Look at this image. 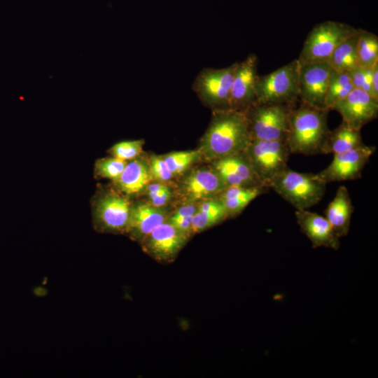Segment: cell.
Masks as SVG:
<instances>
[{"mask_svg": "<svg viewBox=\"0 0 378 378\" xmlns=\"http://www.w3.org/2000/svg\"><path fill=\"white\" fill-rule=\"evenodd\" d=\"M251 141L244 111L215 110L199 151L208 160L214 161L244 152Z\"/></svg>", "mask_w": 378, "mask_h": 378, "instance_id": "6da1fadb", "label": "cell"}, {"mask_svg": "<svg viewBox=\"0 0 378 378\" xmlns=\"http://www.w3.org/2000/svg\"><path fill=\"white\" fill-rule=\"evenodd\" d=\"M327 108H318L300 102L293 107L286 138L290 154H323L330 130L327 124Z\"/></svg>", "mask_w": 378, "mask_h": 378, "instance_id": "7a4b0ae2", "label": "cell"}, {"mask_svg": "<svg viewBox=\"0 0 378 378\" xmlns=\"http://www.w3.org/2000/svg\"><path fill=\"white\" fill-rule=\"evenodd\" d=\"M270 188L296 210H302L308 209L321 200L326 183L316 174L300 173L288 167L271 181Z\"/></svg>", "mask_w": 378, "mask_h": 378, "instance_id": "3957f363", "label": "cell"}, {"mask_svg": "<svg viewBox=\"0 0 378 378\" xmlns=\"http://www.w3.org/2000/svg\"><path fill=\"white\" fill-rule=\"evenodd\" d=\"M298 59L265 76L256 82V102L259 104H294L299 99Z\"/></svg>", "mask_w": 378, "mask_h": 378, "instance_id": "277c9868", "label": "cell"}, {"mask_svg": "<svg viewBox=\"0 0 378 378\" xmlns=\"http://www.w3.org/2000/svg\"><path fill=\"white\" fill-rule=\"evenodd\" d=\"M357 30L349 24L336 21L329 20L316 24L304 41L298 58L299 64L328 62L335 49Z\"/></svg>", "mask_w": 378, "mask_h": 378, "instance_id": "5b68a950", "label": "cell"}, {"mask_svg": "<svg viewBox=\"0 0 378 378\" xmlns=\"http://www.w3.org/2000/svg\"><path fill=\"white\" fill-rule=\"evenodd\" d=\"M295 104L255 103L244 111L251 139H286Z\"/></svg>", "mask_w": 378, "mask_h": 378, "instance_id": "8992f818", "label": "cell"}, {"mask_svg": "<svg viewBox=\"0 0 378 378\" xmlns=\"http://www.w3.org/2000/svg\"><path fill=\"white\" fill-rule=\"evenodd\" d=\"M244 153L258 179L269 188L271 181L288 167L291 155L286 139H251Z\"/></svg>", "mask_w": 378, "mask_h": 378, "instance_id": "52a82bcc", "label": "cell"}, {"mask_svg": "<svg viewBox=\"0 0 378 378\" xmlns=\"http://www.w3.org/2000/svg\"><path fill=\"white\" fill-rule=\"evenodd\" d=\"M131 206L126 197L115 192L99 195L92 204L94 228L99 232L126 234Z\"/></svg>", "mask_w": 378, "mask_h": 378, "instance_id": "ba28073f", "label": "cell"}, {"mask_svg": "<svg viewBox=\"0 0 378 378\" xmlns=\"http://www.w3.org/2000/svg\"><path fill=\"white\" fill-rule=\"evenodd\" d=\"M237 62L222 69L206 68L195 78L192 88L215 110L230 109L231 88Z\"/></svg>", "mask_w": 378, "mask_h": 378, "instance_id": "9c48e42d", "label": "cell"}, {"mask_svg": "<svg viewBox=\"0 0 378 378\" xmlns=\"http://www.w3.org/2000/svg\"><path fill=\"white\" fill-rule=\"evenodd\" d=\"M189 236L167 220L155 227L140 244L143 251L160 263L174 262Z\"/></svg>", "mask_w": 378, "mask_h": 378, "instance_id": "30bf717a", "label": "cell"}, {"mask_svg": "<svg viewBox=\"0 0 378 378\" xmlns=\"http://www.w3.org/2000/svg\"><path fill=\"white\" fill-rule=\"evenodd\" d=\"M375 150V146L365 144L346 152L334 154L330 164L316 174L326 184L360 178L364 167Z\"/></svg>", "mask_w": 378, "mask_h": 378, "instance_id": "8fae6325", "label": "cell"}, {"mask_svg": "<svg viewBox=\"0 0 378 378\" xmlns=\"http://www.w3.org/2000/svg\"><path fill=\"white\" fill-rule=\"evenodd\" d=\"M332 70L327 62L300 64V102L318 108H327L325 100Z\"/></svg>", "mask_w": 378, "mask_h": 378, "instance_id": "7c38bea8", "label": "cell"}, {"mask_svg": "<svg viewBox=\"0 0 378 378\" xmlns=\"http://www.w3.org/2000/svg\"><path fill=\"white\" fill-rule=\"evenodd\" d=\"M258 58L250 54L237 62L231 88L230 109L244 111L256 102Z\"/></svg>", "mask_w": 378, "mask_h": 378, "instance_id": "4fadbf2b", "label": "cell"}, {"mask_svg": "<svg viewBox=\"0 0 378 378\" xmlns=\"http://www.w3.org/2000/svg\"><path fill=\"white\" fill-rule=\"evenodd\" d=\"M332 110L341 115L342 121L360 130L364 125L377 118L378 102L368 92L354 88Z\"/></svg>", "mask_w": 378, "mask_h": 378, "instance_id": "5bb4252c", "label": "cell"}, {"mask_svg": "<svg viewBox=\"0 0 378 378\" xmlns=\"http://www.w3.org/2000/svg\"><path fill=\"white\" fill-rule=\"evenodd\" d=\"M212 168L227 187L263 185L255 174L244 151L214 160Z\"/></svg>", "mask_w": 378, "mask_h": 378, "instance_id": "9a60e30c", "label": "cell"}, {"mask_svg": "<svg viewBox=\"0 0 378 378\" xmlns=\"http://www.w3.org/2000/svg\"><path fill=\"white\" fill-rule=\"evenodd\" d=\"M295 214L301 231L309 239L314 248H339L340 237L325 216L307 209L296 210Z\"/></svg>", "mask_w": 378, "mask_h": 378, "instance_id": "2e32d148", "label": "cell"}, {"mask_svg": "<svg viewBox=\"0 0 378 378\" xmlns=\"http://www.w3.org/2000/svg\"><path fill=\"white\" fill-rule=\"evenodd\" d=\"M227 186L212 169H199L187 176L182 183V192L191 201L217 197Z\"/></svg>", "mask_w": 378, "mask_h": 378, "instance_id": "e0dca14e", "label": "cell"}, {"mask_svg": "<svg viewBox=\"0 0 378 378\" xmlns=\"http://www.w3.org/2000/svg\"><path fill=\"white\" fill-rule=\"evenodd\" d=\"M167 212L147 203L131 206L126 234L141 243L155 227L168 219Z\"/></svg>", "mask_w": 378, "mask_h": 378, "instance_id": "ac0fdd59", "label": "cell"}, {"mask_svg": "<svg viewBox=\"0 0 378 378\" xmlns=\"http://www.w3.org/2000/svg\"><path fill=\"white\" fill-rule=\"evenodd\" d=\"M354 206L348 189L340 186L324 214L339 237L348 234Z\"/></svg>", "mask_w": 378, "mask_h": 378, "instance_id": "d6986e66", "label": "cell"}, {"mask_svg": "<svg viewBox=\"0 0 378 378\" xmlns=\"http://www.w3.org/2000/svg\"><path fill=\"white\" fill-rule=\"evenodd\" d=\"M151 178L148 164L135 158L127 163L121 174L113 182L122 192L133 195L146 188Z\"/></svg>", "mask_w": 378, "mask_h": 378, "instance_id": "ffe728a7", "label": "cell"}, {"mask_svg": "<svg viewBox=\"0 0 378 378\" xmlns=\"http://www.w3.org/2000/svg\"><path fill=\"white\" fill-rule=\"evenodd\" d=\"M270 189L263 185L252 187L229 186L217 197L223 202L230 217L241 212L251 202L267 192Z\"/></svg>", "mask_w": 378, "mask_h": 378, "instance_id": "44dd1931", "label": "cell"}, {"mask_svg": "<svg viewBox=\"0 0 378 378\" xmlns=\"http://www.w3.org/2000/svg\"><path fill=\"white\" fill-rule=\"evenodd\" d=\"M365 145L360 130L355 129L345 122L330 131L323 154H337L346 152Z\"/></svg>", "mask_w": 378, "mask_h": 378, "instance_id": "7402d4cb", "label": "cell"}, {"mask_svg": "<svg viewBox=\"0 0 378 378\" xmlns=\"http://www.w3.org/2000/svg\"><path fill=\"white\" fill-rule=\"evenodd\" d=\"M227 217V210L218 197L206 199L197 206L192 216V233L195 234L206 230L222 222Z\"/></svg>", "mask_w": 378, "mask_h": 378, "instance_id": "603a6c76", "label": "cell"}, {"mask_svg": "<svg viewBox=\"0 0 378 378\" xmlns=\"http://www.w3.org/2000/svg\"><path fill=\"white\" fill-rule=\"evenodd\" d=\"M358 30L344 40L333 51L328 63L337 71H350L359 66L357 57Z\"/></svg>", "mask_w": 378, "mask_h": 378, "instance_id": "cb8c5ba5", "label": "cell"}, {"mask_svg": "<svg viewBox=\"0 0 378 378\" xmlns=\"http://www.w3.org/2000/svg\"><path fill=\"white\" fill-rule=\"evenodd\" d=\"M354 89L349 71L332 70L325 105L330 111Z\"/></svg>", "mask_w": 378, "mask_h": 378, "instance_id": "d4e9b609", "label": "cell"}, {"mask_svg": "<svg viewBox=\"0 0 378 378\" xmlns=\"http://www.w3.org/2000/svg\"><path fill=\"white\" fill-rule=\"evenodd\" d=\"M356 50L359 66L372 67L378 63V37L377 35L358 29Z\"/></svg>", "mask_w": 378, "mask_h": 378, "instance_id": "484cf974", "label": "cell"}, {"mask_svg": "<svg viewBox=\"0 0 378 378\" xmlns=\"http://www.w3.org/2000/svg\"><path fill=\"white\" fill-rule=\"evenodd\" d=\"M127 162L115 157L99 159L94 164V174L97 176L116 180L124 170Z\"/></svg>", "mask_w": 378, "mask_h": 378, "instance_id": "4316f807", "label": "cell"}, {"mask_svg": "<svg viewBox=\"0 0 378 378\" xmlns=\"http://www.w3.org/2000/svg\"><path fill=\"white\" fill-rule=\"evenodd\" d=\"M200 155V151L174 152L162 157L173 175L184 172Z\"/></svg>", "mask_w": 378, "mask_h": 378, "instance_id": "83f0119b", "label": "cell"}, {"mask_svg": "<svg viewBox=\"0 0 378 378\" xmlns=\"http://www.w3.org/2000/svg\"><path fill=\"white\" fill-rule=\"evenodd\" d=\"M144 141H124L114 144L109 150L110 154L118 159L128 161L136 158L142 152Z\"/></svg>", "mask_w": 378, "mask_h": 378, "instance_id": "f1b7e54d", "label": "cell"}, {"mask_svg": "<svg viewBox=\"0 0 378 378\" xmlns=\"http://www.w3.org/2000/svg\"><path fill=\"white\" fill-rule=\"evenodd\" d=\"M148 166L151 177L159 181H167L174 176L162 157L153 156Z\"/></svg>", "mask_w": 378, "mask_h": 378, "instance_id": "f546056e", "label": "cell"}, {"mask_svg": "<svg viewBox=\"0 0 378 378\" xmlns=\"http://www.w3.org/2000/svg\"><path fill=\"white\" fill-rule=\"evenodd\" d=\"M368 68L358 66L349 71L354 88L362 89L366 78Z\"/></svg>", "mask_w": 378, "mask_h": 378, "instance_id": "4dcf8cb0", "label": "cell"}, {"mask_svg": "<svg viewBox=\"0 0 378 378\" xmlns=\"http://www.w3.org/2000/svg\"><path fill=\"white\" fill-rule=\"evenodd\" d=\"M197 206L189 204L178 209L172 216L168 218L167 221L173 222L188 217H192L196 212Z\"/></svg>", "mask_w": 378, "mask_h": 378, "instance_id": "1f68e13d", "label": "cell"}, {"mask_svg": "<svg viewBox=\"0 0 378 378\" xmlns=\"http://www.w3.org/2000/svg\"><path fill=\"white\" fill-rule=\"evenodd\" d=\"M171 191L167 187L161 192H159L150 197V204L155 206L160 207L164 205L170 199Z\"/></svg>", "mask_w": 378, "mask_h": 378, "instance_id": "d6a6232c", "label": "cell"}, {"mask_svg": "<svg viewBox=\"0 0 378 378\" xmlns=\"http://www.w3.org/2000/svg\"><path fill=\"white\" fill-rule=\"evenodd\" d=\"M371 96L378 102V63L372 69Z\"/></svg>", "mask_w": 378, "mask_h": 378, "instance_id": "836d02e7", "label": "cell"}, {"mask_svg": "<svg viewBox=\"0 0 378 378\" xmlns=\"http://www.w3.org/2000/svg\"><path fill=\"white\" fill-rule=\"evenodd\" d=\"M167 188V186L162 183H152L148 185L146 187L148 196L150 198L156 193L162 191Z\"/></svg>", "mask_w": 378, "mask_h": 378, "instance_id": "e575fe53", "label": "cell"}]
</instances>
